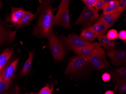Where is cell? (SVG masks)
Listing matches in <instances>:
<instances>
[{
	"instance_id": "6da1fadb",
	"label": "cell",
	"mask_w": 126,
	"mask_h": 94,
	"mask_svg": "<svg viewBox=\"0 0 126 94\" xmlns=\"http://www.w3.org/2000/svg\"><path fill=\"white\" fill-rule=\"evenodd\" d=\"M41 5L37 8L39 14V20L34 28V36L43 38H48L52 31V25L53 16L51 1L39 0Z\"/></svg>"
},
{
	"instance_id": "7a4b0ae2",
	"label": "cell",
	"mask_w": 126,
	"mask_h": 94,
	"mask_svg": "<svg viewBox=\"0 0 126 94\" xmlns=\"http://www.w3.org/2000/svg\"><path fill=\"white\" fill-rule=\"evenodd\" d=\"M48 39L49 48L54 59L58 61L63 60L65 51L61 41L55 36L53 31L51 32Z\"/></svg>"
},
{
	"instance_id": "3957f363",
	"label": "cell",
	"mask_w": 126,
	"mask_h": 94,
	"mask_svg": "<svg viewBox=\"0 0 126 94\" xmlns=\"http://www.w3.org/2000/svg\"><path fill=\"white\" fill-rule=\"evenodd\" d=\"M90 64V60L88 57L79 55L73 57L69 61L66 69V74H78Z\"/></svg>"
},
{
	"instance_id": "277c9868",
	"label": "cell",
	"mask_w": 126,
	"mask_h": 94,
	"mask_svg": "<svg viewBox=\"0 0 126 94\" xmlns=\"http://www.w3.org/2000/svg\"><path fill=\"white\" fill-rule=\"evenodd\" d=\"M99 14L94 8L87 7L84 8L81 14L74 23V25L82 24L91 26L90 25L99 19Z\"/></svg>"
},
{
	"instance_id": "5b68a950",
	"label": "cell",
	"mask_w": 126,
	"mask_h": 94,
	"mask_svg": "<svg viewBox=\"0 0 126 94\" xmlns=\"http://www.w3.org/2000/svg\"><path fill=\"white\" fill-rule=\"evenodd\" d=\"M72 50L78 55L88 58L94 55L105 56L104 51L97 43L90 46L72 49Z\"/></svg>"
},
{
	"instance_id": "8992f818",
	"label": "cell",
	"mask_w": 126,
	"mask_h": 94,
	"mask_svg": "<svg viewBox=\"0 0 126 94\" xmlns=\"http://www.w3.org/2000/svg\"><path fill=\"white\" fill-rule=\"evenodd\" d=\"M61 38L66 44L71 49L90 46L94 44V43L87 42L76 34H71L67 37L62 36Z\"/></svg>"
},
{
	"instance_id": "52a82bcc",
	"label": "cell",
	"mask_w": 126,
	"mask_h": 94,
	"mask_svg": "<svg viewBox=\"0 0 126 94\" xmlns=\"http://www.w3.org/2000/svg\"><path fill=\"white\" fill-rule=\"evenodd\" d=\"M19 60V59H17L10 63H8L3 68L0 72L3 80L10 84L14 77Z\"/></svg>"
},
{
	"instance_id": "ba28073f",
	"label": "cell",
	"mask_w": 126,
	"mask_h": 94,
	"mask_svg": "<svg viewBox=\"0 0 126 94\" xmlns=\"http://www.w3.org/2000/svg\"><path fill=\"white\" fill-rule=\"evenodd\" d=\"M107 54L114 65L120 66L126 64V51L112 50L108 51Z\"/></svg>"
},
{
	"instance_id": "9c48e42d",
	"label": "cell",
	"mask_w": 126,
	"mask_h": 94,
	"mask_svg": "<svg viewBox=\"0 0 126 94\" xmlns=\"http://www.w3.org/2000/svg\"><path fill=\"white\" fill-rule=\"evenodd\" d=\"M90 64L95 69L105 70L107 69L110 66L105 56L94 55L89 58Z\"/></svg>"
},
{
	"instance_id": "30bf717a",
	"label": "cell",
	"mask_w": 126,
	"mask_h": 94,
	"mask_svg": "<svg viewBox=\"0 0 126 94\" xmlns=\"http://www.w3.org/2000/svg\"><path fill=\"white\" fill-rule=\"evenodd\" d=\"M26 12L27 11L23 8L11 7V12L9 16L7 17V20L12 23L15 26L21 20Z\"/></svg>"
},
{
	"instance_id": "8fae6325",
	"label": "cell",
	"mask_w": 126,
	"mask_h": 94,
	"mask_svg": "<svg viewBox=\"0 0 126 94\" xmlns=\"http://www.w3.org/2000/svg\"><path fill=\"white\" fill-rule=\"evenodd\" d=\"M16 32L11 31L5 27L0 23V44L12 41L15 39Z\"/></svg>"
},
{
	"instance_id": "7c38bea8",
	"label": "cell",
	"mask_w": 126,
	"mask_h": 94,
	"mask_svg": "<svg viewBox=\"0 0 126 94\" xmlns=\"http://www.w3.org/2000/svg\"><path fill=\"white\" fill-rule=\"evenodd\" d=\"M111 76L113 82L115 84L126 83V68L122 67L112 70Z\"/></svg>"
},
{
	"instance_id": "4fadbf2b",
	"label": "cell",
	"mask_w": 126,
	"mask_h": 94,
	"mask_svg": "<svg viewBox=\"0 0 126 94\" xmlns=\"http://www.w3.org/2000/svg\"><path fill=\"white\" fill-rule=\"evenodd\" d=\"M69 2L70 0H62L61 1L60 5L58 8L57 13L55 16H54L53 18L52 29L56 26L62 15L65 13L66 10L68 9V7Z\"/></svg>"
},
{
	"instance_id": "5bb4252c",
	"label": "cell",
	"mask_w": 126,
	"mask_h": 94,
	"mask_svg": "<svg viewBox=\"0 0 126 94\" xmlns=\"http://www.w3.org/2000/svg\"><path fill=\"white\" fill-rule=\"evenodd\" d=\"M91 27L95 33L97 37L105 36L108 29L105 23L100 17L98 19L93 25L91 26Z\"/></svg>"
},
{
	"instance_id": "9a60e30c",
	"label": "cell",
	"mask_w": 126,
	"mask_h": 94,
	"mask_svg": "<svg viewBox=\"0 0 126 94\" xmlns=\"http://www.w3.org/2000/svg\"><path fill=\"white\" fill-rule=\"evenodd\" d=\"M122 14L119 12L107 14L102 13L100 17L102 19L108 27L109 28L113 26Z\"/></svg>"
},
{
	"instance_id": "2e32d148",
	"label": "cell",
	"mask_w": 126,
	"mask_h": 94,
	"mask_svg": "<svg viewBox=\"0 0 126 94\" xmlns=\"http://www.w3.org/2000/svg\"><path fill=\"white\" fill-rule=\"evenodd\" d=\"M104 4L103 9V13H112L116 12L119 4V0H104Z\"/></svg>"
},
{
	"instance_id": "e0dca14e",
	"label": "cell",
	"mask_w": 126,
	"mask_h": 94,
	"mask_svg": "<svg viewBox=\"0 0 126 94\" xmlns=\"http://www.w3.org/2000/svg\"><path fill=\"white\" fill-rule=\"evenodd\" d=\"M97 37L99 44L105 49L110 51L116 48V44L115 41L108 39L105 35Z\"/></svg>"
},
{
	"instance_id": "ac0fdd59",
	"label": "cell",
	"mask_w": 126,
	"mask_h": 94,
	"mask_svg": "<svg viewBox=\"0 0 126 94\" xmlns=\"http://www.w3.org/2000/svg\"><path fill=\"white\" fill-rule=\"evenodd\" d=\"M79 36L90 43H93V41L97 37L95 33L91 27V26H89L87 28L84 29Z\"/></svg>"
},
{
	"instance_id": "d6986e66",
	"label": "cell",
	"mask_w": 126,
	"mask_h": 94,
	"mask_svg": "<svg viewBox=\"0 0 126 94\" xmlns=\"http://www.w3.org/2000/svg\"><path fill=\"white\" fill-rule=\"evenodd\" d=\"M13 53V49H7L0 55V72Z\"/></svg>"
},
{
	"instance_id": "ffe728a7",
	"label": "cell",
	"mask_w": 126,
	"mask_h": 94,
	"mask_svg": "<svg viewBox=\"0 0 126 94\" xmlns=\"http://www.w3.org/2000/svg\"><path fill=\"white\" fill-rule=\"evenodd\" d=\"M37 14V12L35 14H33L30 11H27V12L21 19V20L15 26L17 27H21L27 25L34 19Z\"/></svg>"
},
{
	"instance_id": "44dd1931",
	"label": "cell",
	"mask_w": 126,
	"mask_h": 94,
	"mask_svg": "<svg viewBox=\"0 0 126 94\" xmlns=\"http://www.w3.org/2000/svg\"><path fill=\"white\" fill-rule=\"evenodd\" d=\"M69 10H66L65 13L62 15L57 25L61 26L65 28L70 27V15L69 14Z\"/></svg>"
},
{
	"instance_id": "7402d4cb",
	"label": "cell",
	"mask_w": 126,
	"mask_h": 94,
	"mask_svg": "<svg viewBox=\"0 0 126 94\" xmlns=\"http://www.w3.org/2000/svg\"><path fill=\"white\" fill-rule=\"evenodd\" d=\"M29 57L28 59L26 61L25 63L21 70L20 74L21 75L24 76L26 75L30 71L32 66V62L34 55V52H29Z\"/></svg>"
},
{
	"instance_id": "603a6c76",
	"label": "cell",
	"mask_w": 126,
	"mask_h": 94,
	"mask_svg": "<svg viewBox=\"0 0 126 94\" xmlns=\"http://www.w3.org/2000/svg\"><path fill=\"white\" fill-rule=\"evenodd\" d=\"M10 84V83L3 80L0 73V94H3L6 92Z\"/></svg>"
},
{
	"instance_id": "cb8c5ba5",
	"label": "cell",
	"mask_w": 126,
	"mask_h": 94,
	"mask_svg": "<svg viewBox=\"0 0 126 94\" xmlns=\"http://www.w3.org/2000/svg\"><path fill=\"white\" fill-rule=\"evenodd\" d=\"M53 85L50 86L48 85H46L40 90L37 93H33L32 92L30 93H27L25 94H53Z\"/></svg>"
},
{
	"instance_id": "d4e9b609",
	"label": "cell",
	"mask_w": 126,
	"mask_h": 94,
	"mask_svg": "<svg viewBox=\"0 0 126 94\" xmlns=\"http://www.w3.org/2000/svg\"><path fill=\"white\" fill-rule=\"evenodd\" d=\"M118 33L117 31L114 29H111L108 32L107 37L108 39L113 40L118 38Z\"/></svg>"
},
{
	"instance_id": "484cf974",
	"label": "cell",
	"mask_w": 126,
	"mask_h": 94,
	"mask_svg": "<svg viewBox=\"0 0 126 94\" xmlns=\"http://www.w3.org/2000/svg\"><path fill=\"white\" fill-rule=\"evenodd\" d=\"M119 5L116 10V12H119L122 13L126 10V0H119Z\"/></svg>"
},
{
	"instance_id": "4316f807",
	"label": "cell",
	"mask_w": 126,
	"mask_h": 94,
	"mask_svg": "<svg viewBox=\"0 0 126 94\" xmlns=\"http://www.w3.org/2000/svg\"><path fill=\"white\" fill-rule=\"evenodd\" d=\"M116 91L119 94H125L126 93V84L122 83L116 85L115 87Z\"/></svg>"
},
{
	"instance_id": "83f0119b",
	"label": "cell",
	"mask_w": 126,
	"mask_h": 94,
	"mask_svg": "<svg viewBox=\"0 0 126 94\" xmlns=\"http://www.w3.org/2000/svg\"><path fill=\"white\" fill-rule=\"evenodd\" d=\"M104 0H97L94 6L95 9L97 11L100 10H103L104 7Z\"/></svg>"
},
{
	"instance_id": "f1b7e54d",
	"label": "cell",
	"mask_w": 126,
	"mask_h": 94,
	"mask_svg": "<svg viewBox=\"0 0 126 94\" xmlns=\"http://www.w3.org/2000/svg\"><path fill=\"white\" fill-rule=\"evenodd\" d=\"M82 1L84 2L87 7L94 8L97 0H82Z\"/></svg>"
},
{
	"instance_id": "f546056e",
	"label": "cell",
	"mask_w": 126,
	"mask_h": 94,
	"mask_svg": "<svg viewBox=\"0 0 126 94\" xmlns=\"http://www.w3.org/2000/svg\"><path fill=\"white\" fill-rule=\"evenodd\" d=\"M118 37L125 43L126 42V31L125 30L120 31L118 33Z\"/></svg>"
},
{
	"instance_id": "4dcf8cb0",
	"label": "cell",
	"mask_w": 126,
	"mask_h": 94,
	"mask_svg": "<svg viewBox=\"0 0 126 94\" xmlns=\"http://www.w3.org/2000/svg\"><path fill=\"white\" fill-rule=\"evenodd\" d=\"M111 78V75L108 73H105L102 75V79L104 82H108L110 81Z\"/></svg>"
},
{
	"instance_id": "1f68e13d",
	"label": "cell",
	"mask_w": 126,
	"mask_h": 94,
	"mask_svg": "<svg viewBox=\"0 0 126 94\" xmlns=\"http://www.w3.org/2000/svg\"><path fill=\"white\" fill-rule=\"evenodd\" d=\"M13 94H20V88L17 85V84L16 85Z\"/></svg>"
},
{
	"instance_id": "d6a6232c",
	"label": "cell",
	"mask_w": 126,
	"mask_h": 94,
	"mask_svg": "<svg viewBox=\"0 0 126 94\" xmlns=\"http://www.w3.org/2000/svg\"><path fill=\"white\" fill-rule=\"evenodd\" d=\"M105 94H114V92L111 90H108L105 92Z\"/></svg>"
},
{
	"instance_id": "836d02e7",
	"label": "cell",
	"mask_w": 126,
	"mask_h": 94,
	"mask_svg": "<svg viewBox=\"0 0 126 94\" xmlns=\"http://www.w3.org/2000/svg\"><path fill=\"white\" fill-rule=\"evenodd\" d=\"M1 5H2V3H1V1L0 0V8L1 7Z\"/></svg>"
},
{
	"instance_id": "e575fe53",
	"label": "cell",
	"mask_w": 126,
	"mask_h": 94,
	"mask_svg": "<svg viewBox=\"0 0 126 94\" xmlns=\"http://www.w3.org/2000/svg\"><path fill=\"white\" fill-rule=\"evenodd\" d=\"M9 94V93L6 92V93H4V94Z\"/></svg>"
}]
</instances>
